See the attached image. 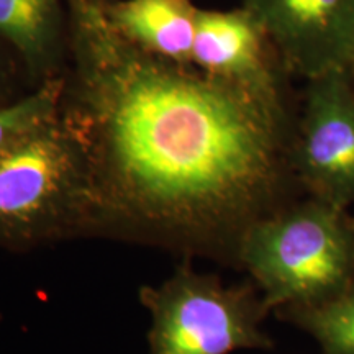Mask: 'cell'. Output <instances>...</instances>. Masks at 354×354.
Returning a JSON list of instances; mask_svg holds the SVG:
<instances>
[{
    "instance_id": "6da1fadb",
    "label": "cell",
    "mask_w": 354,
    "mask_h": 354,
    "mask_svg": "<svg viewBox=\"0 0 354 354\" xmlns=\"http://www.w3.org/2000/svg\"><path fill=\"white\" fill-rule=\"evenodd\" d=\"M73 3L79 86L66 123L86 154L91 207L238 240L276 194L284 105L141 50L99 0Z\"/></svg>"
},
{
    "instance_id": "7a4b0ae2",
    "label": "cell",
    "mask_w": 354,
    "mask_h": 354,
    "mask_svg": "<svg viewBox=\"0 0 354 354\" xmlns=\"http://www.w3.org/2000/svg\"><path fill=\"white\" fill-rule=\"evenodd\" d=\"M236 246L268 312L320 304L354 284L353 220L317 197L254 220Z\"/></svg>"
},
{
    "instance_id": "3957f363",
    "label": "cell",
    "mask_w": 354,
    "mask_h": 354,
    "mask_svg": "<svg viewBox=\"0 0 354 354\" xmlns=\"http://www.w3.org/2000/svg\"><path fill=\"white\" fill-rule=\"evenodd\" d=\"M140 299L151 315L149 354L272 348V339L261 330L268 310L250 286H223L183 266L161 286L143 287Z\"/></svg>"
},
{
    "instance_id": "277c9868",
    "label": "cell",
    "mask_w": 354,
    "mask_h": 354,
    "mask_svg": "<svg viewBox=\"0 0 354 354\" xmlns=\"http://www.w3.org/2000/svg\"><path fill=\"white\" fill-rule=\"evenodd\" d=\"M87 159L59 117L0 151V240L32 241L91 207Z\"/></svg>"
},
{
    "instance_id": "5b68a950",
    "label": "cell",
    "mask_w": 354,
    "mask_h": 354,
    "mask_svg": "<svg viewBox=\"0 0 354 354\" xmlns=\"http://www.w3.org/2000/svg\"><path fill=\"white\" fill-rule=\"evenodd\" d=\"M292 166L312 197L346 210L354 203V79L330 71L307 81Z\"/></svg>"
},
{
    "instance_id": "8992f818",
    "label": "cell",
    "mask_w": 354,
    "mask_h": 354,
    "mask_svg": "<svg viewBox=\"0 0 354 354\" xmlns=\"http://www.w3.org/2000/svg\"><path fill=\"white\" fill-rule=\"evenodd\" d=\"M281 63L308 79L354 74V0H243Z\"/></svg>"
},
{
    "instance_id": "52a82bcc",
    "label": "cell",
    "mask_w": 354,
    "mask_h": 354,
    "mask_svg": "<svg viewBox=\"0 0 354 354\" xmlns=\"http://www.w3.org/2000/svg\"><path fill=\"white\" fill-rule=\"evenodd\" d=\"M271 51L268 37L243 7L230 12L198 8L190 64L282 105Z\"/></svg>"
},
{
    "instance_id": "ba28073f",
    "label": "cell",
    "mask_w": 354,
    "mask_h": 354,
    "mask_svg": "<svg viewBox=\"0 0 354 354\" xmlns=\"http://www.w3.org/2000/svg\"><path fill=\"white\" fill-rule=\"evenodd\" d=\"M110 24L141 50L190 64L198 8L190 0H122L105 7Z\"/></svg>"
},
{
    "instance_id": "9c48e42d",
    "label": "cell",
    "mask_w": 354,
    "mask_h": 354,
    "mask_svg": "<svg viewBox=\"0 0 354 354\" xmlns=\"http://www.w3.org/2000/svg\"><path fill=\"white\" fill-rule=\"evenodd\" d=\"M63 21L61 0H0V37L33 73L55 59Z\"/></svg>"
},
{
    "instance_id": "30bf717a",
    "label": "cell",
    "mask_w": 354,
    "mask_h": 354,
    "mask_svg": "<svg viewBox=\"0 0 354 354\" xmlns=\"http://www.w3.org/2000/svg\"><path fill=\"white\" fill-rule=\"evenodd\" d=\"M281 315L312 336L322 354H354V284L320 304L282 308Z\"/></svg>"
},
{
    "instance_id": "8fae6325",
    "label": "cell",
    "mask_w": 354,
    "mask_h": 354,
    "mask_svg": "<svg viewBox=\"0 0 354 354\" xmlns=\"http://www.w3.org/2000/svg\"><path fill=\"white\" fill-rule=\"evenodd\" d=\"M64 82L50 79L32 95L0 107V151L59 117Z\"/></svg>"
},
{
    "instance_id": "7c38bea8",
    "label": "cell",
    "mask_w": 354,
    "mask_h": 354,
    "mask_svg": "<svg viewBox=\"0 0 354 354\" xmlns=\"http://www.w3.org/2000/svg\"><path fill=\"white\" fill-rule=\"evenodd\" d=\"M353 228H354V220H353Z\"/></svg>"
},
{
    "instance_id": "4fadbf2b",
    "label": "cell",
    "mask_w": 354,
    "mask_h": 354,
    "mask_svg": "<svg viewBox=\"0 0 354 354\" xmlns=\"http://www.w3.org/2000/svg\"><path fill=\"white\" fill-rule=\"evenodd\" d=\"M353 79H354V74H353Z\"/></svg>"
}]
</instances>
